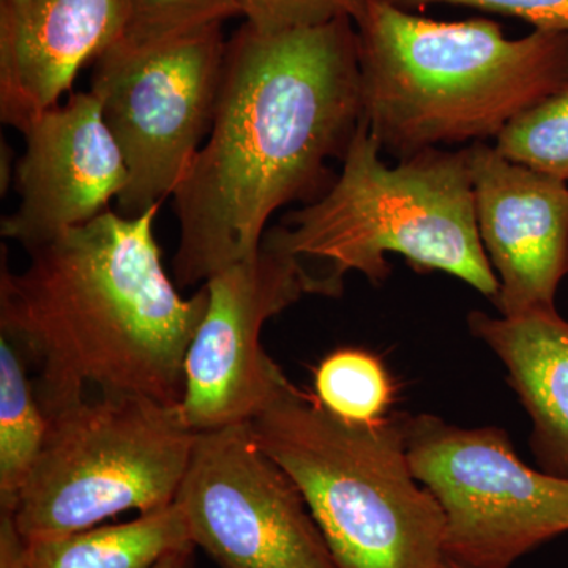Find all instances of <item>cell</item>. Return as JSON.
Returning a JSON list of instances; mask_svg holds the SVG:
<instances>
[{
  "mask_svg": "<svg viewBox=\"0 0 568 568\" xmlns=\"http://www.w3.org/2000/svg\"><path fill=\"white\" fill-rule=\"evenodd\" d=\"M364 118L351 18L227 40L215 118L173 194L179 287L209 282L260 252L268 219L331 189Z\"/></svg>",
  "mask_w": 568,
  "mask_h": 568,
  "instance_id": "1",
  "label": "cell"
},
{
  "mask_svg": "<svg viewBox=\"0 0 568 568\" xmlns=\"http://www.w3.org/2000/svg\"><path fill=\"white\" fill-rule=\"evenodd\" d=\"M160 207L106 209L29 252L21 274L2 265L0 327L39 368L48 417L91 386L181 405L207 290L182 297L168 275L153 233Z\"/></svg>",
  "mask_w": 568,
  "mask_h": 568,
  "instance_id": "2",
  "label": "cell"
},
{
  "mask_svg": "<svg viewBox=\"0 0 568 568\" xmlns=\"http://www.w3.org/2000/svg\"><path fill=\"white\" fill-rule=\"evenodd\" d=\"M369 132L399 159L499 136L568 82V33L507 39L488 20L417 17L365 0L354 21Z\"/></svg>",
  "mask_w": 568,
  "mask_h": 568,
  "instance_id": "3",
  "label": "cell"
},
{
  "mask_svg": "<svg viewBox=\"0 0 568 568\" xmlns=\"http://www.w3.org/2000/svg\"><path fill=\"white\" fill-rule=\"evenodd\" d=\"M381 153L362 118L331 189L265 231L261 244L304 264L321 261L336 294L346 272L383 283L390 275L386 254L395 253L495 301L499 280L478 233L469 148L429 149L394 168Z\"/></svg>",
  "mask_w": 568,
  "mask_h": 568,
  "instance_id": "4",
  "label": "cell"
},
{
  "mask_svg": "<svg viewBox=\"0 0 568 568\" xmlns=\"http://www.w3.org/2000/svg\"><path fill=\"white\" fill-rule=\"evenodd\" d=\"M304 496L338 568H436L446 521L407 458L406 416L354 424L286 376L248 422Z\"/></svg>",
  "mask_w": 568,
  "mask_h": 568,
  "instance_id": "5",
  "label": "cell"
},
{
  "mask_svg": "<svg viewBox=\"0 0 568 568\" xmlns=\"http://www.w3.org/2000/svg\"><path fill=\"white\" fill-rule=\"evenodd\" d=\"M47 443L13 514L26 541L91 529L175 503L197 433L181 405L102 394L51 414Z\"/></svg>",
  "mask_w": 568,
  "mask_h": 568,
  "instance_id": "6",
  "label": "cell"
},
{
  "mask_svg": "<svg viewBox=\"0 0 568 568\" xmlns=\"http://www.w3.org/2000/svg\"><path fill=\"white\" fill-rule=\"evenodd\" d=\"M226 44L213 26L156 47L114 41L93 61L91 92L129 170L122 215L162 204L192 166L215 118Z\"/></svg>",
  "mask_w": 568,
  "mask_h": 568,
  "instance_id": "7",
  "label": "cell"
},
{
  "mask_svg": "<svg viewBox=\"0 0 568 568\" xmlns=\"http://www.w3.org/2000/svg\"><path fill=\"white\" fill-rule=\"evenodd\" d=\"M407 458L446 521L444 555L476 568H510L568 532V478L532 469L507 433L406 416Z\"/></svg>",
  "mask_w": 568,
  "mask_h": 568,
  "instance_id": "8",
  "label": "cell"
},
{
  "mask_svg": "<svg viewBox=\"0 0 568 568\" xmlns=\"http://www.w3.org/2000/svg\"><path fill=\"white\" fill-rule=\"evenodd\" d=\"M175 504L219 568H338L304 496L250 424L197 433Z\"/></svg>",
  "mask_w": 568,
  "mask_h": 568,
  "instance_id": "9",
  "label": "cell"
},
{
  "mask_svg": "<svg viewBox=\"0 0 568 568\" xmlns=\"http://www.w3.org/2000/svg\"><path fill=\"white\" fill-rule=\"evenodd\" d=\"M207 310L185 361L181 409L190 428L248 424L284 373L261 345L265 323L305 294L331 295L297 257L261 244L204 283Z\"/></svg>",
  "mask_w": 568,
  "mask_h": 568,
  "instance_id": "10",
  "label": "cell"
},
{
  "mask_svg": "<svg viewBox=\"0 0 568 568\" xmlns=\"http://www.w3.org/2000/svg\"><path fill=\"white\" fill-rule=\"evenodd\" d=\"M21 133L26 152L13 173L20 205L3 216L0 234L32 252L106 211L129 170L91 91L71 93Z\"/></svg>",
  "mask_w": 568,
  "mask_h": 568,
  "instance_id": "11",
  "label": "cell"
},
{
  "mask_svg": "<svg viewBox=\"0 0 568 568\" xmlns=\"http://www.w3.org/2000/svg\"><path fill=\"white\" fill-rule=\"evenodd\" d=\"M478 233L499 280L500 316L555 310L568 275V183L469 145Z\"/></svg>",
  "mask_w": 568,
  "mask_h": 568,
  "instance_id": "12",
  "label": "cell"
},
{
  "mask_svg": "<svg viewBox=\"0 0 568 568\" xmlns=\"http://www.w3.org/2000/svg\"><path fill=\"white\" fill-rule=\"evenodd\" d=\"M119 33V0H43L20 24H0L2 122L22 132L61 103L81 67Z\"/></svg>",
  "mask_w": 568,
  "mask_h": 568,
  "instance_id": "13",
  "label": "cell"
},
{
  "mask_svg": "<svg viewBox=\"0 0 568 568\" xmlns=\"http://www.w3.org/2000/svg\"><path fill=\"white\" fill-rule=\"evenodd\" d=\"M467 321L506 365L532 420L530 446L540 469L568 478V321L556 308L517 317L473 312Z\"/></svg>",
  "mask_w": 568,
  "mask_h": 568,
  "instance_id": "14",
  "label": "cell"
},
{
  "mask_svg": "<svg viewBox=\"0 0 568 568\" xmlns=\"http://www.w3.org/2000/svg\"><path fill=\"white\" fill-rule=\"evenodd\" d=\"M194 548L178 504L132 521L26 541V568H153Z\"/></svg>",
  "mask_w": 568,
  "mask_h": 568,
  "instance_id": "15",
  "label": "cell"
},
{
  "mask_svg": "<svg viewBox=\"0 0 568 568\" xmlns=\"http://www.w3.org/2000/svg\"><path fill=\"white\" fill-rule=\"evenodd\" d=\"M28 362L13 338L0 335V510L6 511L17 507L50 432Z\"/></svg>",
  "mask_w": 568,
  "mask_h": 568,
  "instance_id": "16",
  "label": "cell"
},
{
  "mask_svg": "<svg viewBox=\"0 0 568 568\" xmlns=\"http://www.w3.org/2000/svg\"><path fill=\"white\" fill-rule=\"evenodd\" d=\"M315 396L328 413L343 420L373 424L388 417L396 386L376 354L361 347H343L317 365Z\"/></svg>",
  "mask_w": 568,
  "mask_h": 568,
  "instance_id": "17",
  "label": "cell"
},
{
  "mask_svg": "<svg viewBox=\"0 0 568 568\" xmlns=\"http://www.w3.org/2000/svg\"><path fill=\"white\" fill-rule=\"evenodd\" d=\"M495 148L511 162L568 183V82L508 123Z\"/></svg>",
  "mask_w": 568,
  "mask_h": 568,
  "instance_id": "18",
  "label": "cell"
},
{
  "mask_svg": "<svg viewBox=\"0 0 568 568\" xmlns=\"http://www.w3.org/2000/svg\"><path fill=\"white\" fill-rule=\"evenodd\" d=\"M118 40L133 48L156 47L193 36L241 14L235 0H119Z\"/></svg>",
  "mask_w": 568,
  "mask_h": 568,
  "instance_id": "19",
  "label": "cell"
},
{
  "mask_svg": "<svg viewBox=\"0 0 568 568\" xmlns=\"http://www.w3.org/2000/svg\"><path fill=\"white\" fill-rule=\"evenodd\" d=\"M246 24L256 31L275 33L312 28L351 18L355 21L365 0H235Z\"/></svg>",
  "mask_w": 568,
  "mask_h": 568,
  "instance_id": "20",
  "label": "cell"
},
{
  "mask_svg": "<svg viewBox=\"0 0 568 568\" xmlns=\"http://www.w3.org/2000/svg\"><path fill=\"white\" fill-rule=\"evenodd\" d=\"M402 9L429 3H455L473 9L508 14L529 22L538 31L568 33V0H387Z\"/></svg>",
  "mask_w": 568,
  "mask_h": 568,
  "instance_id": "21",
  "label": "cell"
},
{
  "mask_svg": "<svg viewBox=\"0 0 568 568\" xmlns=\"http://www.w3.org/2000/svg\"><path fill=\"white\" fill-rule=\"evenodd\" d=\"M0 568H26V540L11 511L0 510Z\"/></svg>",
  "mask_w": 568,
  "mask_h": 568,
  "instance_id": "22",
  "label": "cell"
},
{
  "mask_svg": "<svg viewBox=\"0 0 568 568\" xmlns=\"http://www.w3.org/2000/svg\"><path fill=\"white\" fill-rule=\"evenodd\" d=\"M43 0H0V24L17 26Z\"/></svg>",
  "mask_w": 568,
  "mask_h": 568,
  "instance_id": "23",
  "label": "cell"
},
{
  "mask_svg": "<svg viewBox=\"0 0 568 568\" xmlns=\"http://www.w3.org/2000/svg\"><path fill=\"white\" fill-rule=\"evenodd\" d=\"M194 549H182V551L173 552L166 558L160 560L153 568H193Z\"/></svg>",
  "mask_w": 568,
  "mask_h": 568,
  "instance_id": "24",
  "label": "cell"
},
{
  "mask_svg": "<svg viewBox=\"0 0 568 568\" xmlns=\"http://www.w3.org/2000/svg\"><path fill=\"white\" fill-rule=\"evenodd\" d=\"M436 568H476V567L466 566V564L458 562V560L446 558V556H444V559L440 560L439 566H437Z\"/></svg>",
  "mask_w": 568,
  "mask_h": 568,
  "instance_id": "25",
  "label": "cell"
}]
</instances>
